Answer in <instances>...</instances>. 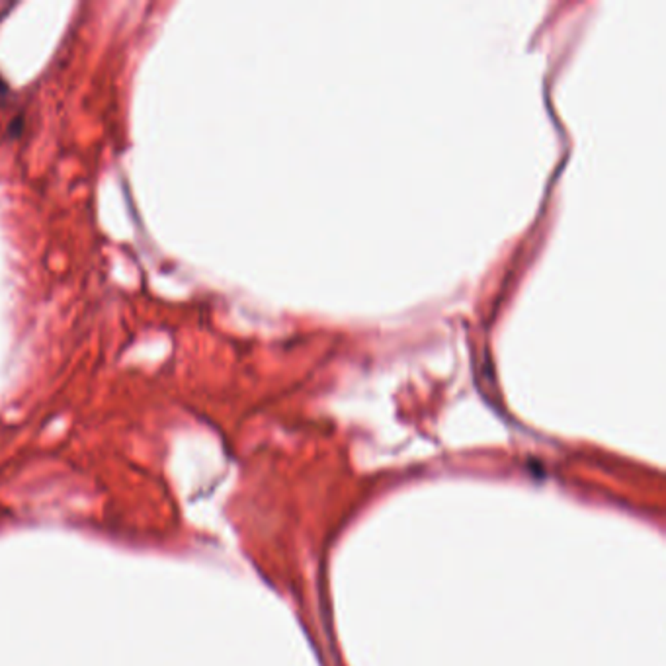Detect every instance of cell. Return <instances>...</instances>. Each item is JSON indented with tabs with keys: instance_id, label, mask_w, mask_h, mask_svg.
I'll use <instances>...</instances> for the list:
<instances>
[{
	"instance_id": "cell-1",
	"label": "cell",
	"mask_w": 666,
	"mask_h": 666,
	"mask_svg": "<svg viewBox=\"0 0 666 666\" xmlns=\"http://www.w3.org/2000/svg\"><path fill=\"white\" fill-rule=\"evenodd\" d=\"M2 96H4V84L0 82V98H2Z\"/></svg>"
}]
</instances>
